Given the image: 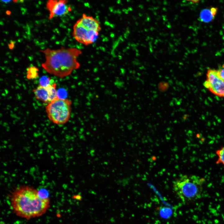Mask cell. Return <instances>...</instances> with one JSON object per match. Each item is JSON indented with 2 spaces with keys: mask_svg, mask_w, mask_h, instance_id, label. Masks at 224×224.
Here are the masks:
<instances>
[{
  "mask_svg": "<svg viewBox=\"0 0 224 224\" xmlns=\"http://www.w3.org/2000/svg\"><path fill=\"white\" fill-rule=\"evenodd\" d=\"M10 200L14 213L27 220L42 215L50 207L49 198H41L38 190L27 185L14 189L10 194Z\"/></svg>",
  "mask_w": 224,
  "mask_h": 224,
  "instance_id": "obj_1",
  "label": "cell"
},
{
  "mask_svg": "<svg viewBox=\"0 0 224 224\" xmlns=\"http://www.w3.org/2000/svg\"><path fill=\"white\" fill-rule=\"evenodd\" d=\"M40 51L44 53L45 59L42 67L47 72L57 77L68 76L80 67L77 58L82 52L78 48L62 47L56 50L48 48Z\"/></svg>",
  "mask_w": 224,
  "mask_h": 224,
  "instance_id": "obj_2",
  "label": "cell"
},
{
  "mask_svg": "<svg viewBox=\"0 0 224 224\" xmlns=\"http://www.w3.org/2000/svg\"><path fill=\"white\" fill-rule=\"evenodd\" d=\"M205 179L195 175H183L173 182V190L184 202L194 201L201 196Z\"/></svg>",
  "mask_w": 224,
  "mask_h": 224,
  "instance_id": "obj_3",
  "label": "cell"
},
{
  "mask_svg": "<svg viewBox=\"0 0 224 224\" xmlns=\"http://www.w3.org/2000/svg\"><path fill=\"white\" fill-rule=\"evenodd\" d=\"M72 105L71 100L59 98L48 104L45 110L49 120L57 125L66 124L70 118Z\"/></svg>",
  "mask_w": 224,
  "mask_h": 224,
  "instance_id": "obj_4",
  "label": "cell"
},
{
  "mask_svg": "<svg viewBox=\"0 0 224 224\" xmlns=\"http://www.w3.org/2000/svg\"><path fill=\"white\" fill-rule=\"evenodd\" d=\"M207 80L204 86L214 95L224 97V80L219 76L217 70L209 69L207 73Z\"/></svg>",
  "mask_w": 224,
  "mask_h": 224,
  "instance_id": "obj_5",
  "label": "cell"
},
{
  "mask_svg": "<svg viewBox=\"0 0 224 224\" xmlns=\"http://www.w3.org/2000/svg\"><path fill=\"white\" fill-rule=\"evenodd\" d=\"M72 35L78 42L88 45L96 41L99 35V32L88 30L76 22L73 27Z\"/></svg>",
  "mask_w": 224,
  "mask_h": 224,
  "instance_id": "obj_6",
  "label": "cell"
},
{
  "mask_svg": "<svg viewBox=\"0 0 224 224\" xmlns=\"http://www.w3.org/2000/svg\"><path fill=\"white\" fill-rule=\"evenodd\" d=\"M56 86L55 83L49 84L45 86L39 85L34 89L33 92L37 100L48 104L58 98L56 89Z\"/></svg>",
  "mask_w": 224,
  "mask_h": 224,
  "instance_id": "obj_7",
  "label": "cell"
},
{
  "mask_svg": "<svg viewBox=\"0 0 224 224\" xmlns=\"http://www.w3.org/2000/svg\"><path fill=\"white\" fill-rule=\"evenodd\" d=\"M67 0H50L46 3V7L49 12V17L51 19L54 17L64 16L71 11L68 5Z\"/></svg>",
  "mask_w": 224,
  "mask_h": 224,
  "instance_id": "obj_8",
  "label": "cell"
},
{
  "mask_svg": "<svg viewBox=\"0 0 224 224\" xmlns=\"http://www.w3.org/2000/svg\"><path fill=\"white\" fill-rule=\"evenodd\" d=\"M88 30L99 32L101 27L99 21L93 17L84 14L82 17L76 22Z\"/></svg>",
  "mask_w": 224,
  "mask_h": 224,
  "instance_id": "obj_9",
  "label": "cell"
},
{
  "mask_svg": "<svg viewBox=\"0 0 224 224\" xmlns=\"http://www.w3.org/2000/svg\"><path fill=\"white\" fill-rule=\"evenodd\" d=\"M217 7H212L202 10L200 13L199 19L203 22H208L214 19L217 12Z\"/></svg>",
  "mask_w": 224,
  "mask_h": 224,
  "instance_id": "obj_10",
  "label": "cell"
},
{
  "mask_svg": "<svg viewBox=\"0 0 224 224\" xmlns=\"http://www.w3.org/2000/svg\"><path fill=\"white\" fill-rule=\"evenodd\" d=\"M39 69L35 66H30L27 68L26 78L29 80L37 78L39 77Z\"/></svg>",
  "mask_w": 224,
  "mask_h": 224,
  "instance_id": "obj_11",
  "label": "cell"
},
{
  "mask_svg": "<svg viewBox=\"0 0 224 224\" xmlns=\"http://www.w3.org/2000/svg\"><path fill=\"white\" fill-rule=\"evenodd\" d=\"M159 211L161 217L164 219L169 218L172 213V209L170 208L166 207H161L159 208Z\"/></svg>",
  "mask_w": 224,
  "mask_h": 224,
  "instance_id": "obj_12",
  "label": "cell"
},
{
  "mask_svg": "<svg viewBox=\"0 0 224 224\" xmlns=\"http://www.w3.org/2000/svg\"><path fill=\"white\" fill-rule=\"evenodd\" d=\"M216 153L217 157L216 163L224 166V147L217 150Z\"/></svg>",
  "mask_w": 224,
  "mask_h": 224,
  "instance_id": "obj_13",
  "label": "cell"
},
{
  "mask_svg": "<svg viewBox=\"0 0 224 224\" xmlns=\"http://www.w3.org/2000/svg\"><path fill=\"white\" fill-rule=\"evenodd\" d=\"M50 78L46 76L42 77L40 80V84L42 86H46L50 84Z\"/></svg>",
  "mask_w": 224,
  "mask_h": 224,
  "instance_id": "obj_14",
  "label": "cell"
},
{
  "mask_svg": "<svg viewBox=\"0 0 224 224\" xmlns=\"http://www.w3.org/2000/svg\"><path fill=\"white\" fill-rule=\"evenodd\" d=\"M217 70L220 77L224 80V63L220 65Z\"/></svg>",
  "mask_w": 224,
  "mask_h": 224,
  "instance_id": "obj_15",
  "label": "cell"
},
{
  "mask_svg": "<svg viewBox=\"0 0 224 224\" xmlns=\"http://www.w3.org/2000/svg\"><path fill=\"white\" fill-rule=\"evenodd\" d=\"M14 47V44L12 43H10L9 45V47L10 49H12Z\"/></svg>",
  "mask_w": 224,
  "mask_h": 224,
  "instance_id": "obj_16",
  "label": "cell"
},
{
  "mask_svg": "<svg viewBox=\"0 0 224 224\" xmlns=\"http://www.w3.org/2000/svg\"><path fill=\"white\" fill-rule=\"evenodd\" d=\"M190 1L191 2H190L191 3H193V4L196 3H197L198 2H199V1H198V0H194V1L192 0V1Z\"/></svg>",
  "mask_w": 224,
  "mask_h": 224,
  "instance_id": "obj_17",
  "label": "cell"
},
{
  "mask_svg": "<svg viewBox=\"0 0 224 224\" xmlns=\"http://www.w3.org/2000/svg\"><path fill=\"white\" fill-rule=\"evenodd\" d=\"M1 2H2L3 3H9L12 1L11 0H6V1H1Z\"/></svg>",
  "mask_w": 224,
  "mask_h": 224,
  "instance_id": "obj_18",
  "label": "cell"
}]
</instances>
